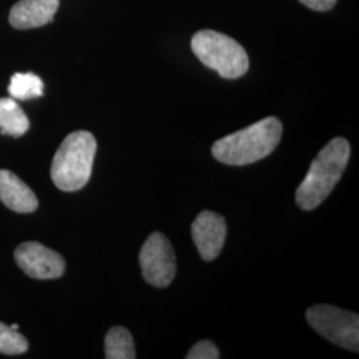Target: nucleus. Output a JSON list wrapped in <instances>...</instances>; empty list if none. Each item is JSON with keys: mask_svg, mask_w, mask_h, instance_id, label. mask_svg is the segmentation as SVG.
Masks as SVG:
<instances>
[{"mask_svg": "<svg viewBox=\"0 0 359 359\" xmlns=\"http://www.w3.org/2000/svg\"><path fill=\"white\" fill-rule=\"evenodd\" d=\"M281 136V121L270 116L219 139L213 144L212 154L222 164L243 167L269 156L280 144Z\"/></svg>", "mask_w": 359, "mask_h": 359, "instance_id": "1", "label": "nucleus"}, {"mask_svg": "<svg viewBox=\"0 0 359 359\" xmlns=\"http://www.w3.org/2000/svg\"><path fill=\"white\" fill-rule=\"evenodd\" d=\"M105 358L133 359L136 358V350L133 338L126 327L115 326L105 335Z\"/></svg>", "mask_w": 359, "mask_h": 359, "instance_id": "12", "label": "nucleus"}, {"mask_svg": "<svg viewBox=\"0 0 359 359\" xmlns=\"http://www.w3.org/2000/svg\"><path fill=\"white\" fill-rule=\"evenodd\" d=\"M28 348L26 338L11 326L0 322V353L7 355L23 354Z\"/></svg>", "mask_w": 359, "mask_h": 359, "instance_id": "14", "label": "nucleus"}, {"mask_svg": "<svg viewBox=\"0 0 359 359\" xmlns=\"http://www.w3.org/2000/svg\"><path fill=\"white\" fill-rule=\"evenodd\" d=\"M97 144L87 130L69 133L53 156L51 179L65 192H76L86 187L92 175Z\"/></svg>", "mask_w": 359, "mask_h": 359, "instance_id": "3", "label": "nucleus"}, {"mask_svg": "<svg viewBox=\"0 0 359 359\" xmlns=\"http://www.w3.org/2000/svg\"><path fill=\"white\" fill-rule=\"evenodd\" d=\"M8 93L16 100H29L40 97L44 93V83L38 75L32 72L15 74L10 81Z\"/></svg>", "mask_w": 359, "mask_h": 359, "instance_id": "13", "label": "nucleus"}, {"mask_svg": "<svg viewBox=\"0 0 359 359\" xmlns=\"http://www.w3.org/2000/svg\"><path fill=\"white\" fill-rule=\"evenodd\" d=\"M15 261L35 280H55L65 274V261L55 250L39 243H25L15 250Z\"/></svg>", "mask_w": 359, "mask_h": 359, "instance_id": "7", "label": "nucleus"}, {"mask_svg": "<svg viewBox=\"0 0 359 359\" xmlns=\"http://www.w3.org/2000/svg\"><path fill=\"white\" fill-rule=\"evenodd\" d=\"M191 47L203 65L217 71L224 79H238L249 71V57L244 47L228 35L201 29L193 35Z\"/></svg>", "mask_w": 359, "mask_h": 359, "instance_id": "4", "label": "nucleus"}, {"mask_svg": "<svg viewBox=\"0 0 359 359\" xmlns=\"http://www.w3.org/2000/svg\"><path fill=\"white\" fill-rule=\"evenodd\" d=\"M29 128V120L13 97L0 99V133L20 137Z\"/></svg>", "mask_w": 359, "mask_h": 359, "instance_id": "11", "label": "nucleus"}, {"mask_svg": "<svg viewBox=\"0 0 359 359\" xmlns=\"http://www.w3.org/2000/svg\"><path fill=\"white\" fill-rule=\"evenodd\" d=\"M219 351L210 341H200L189 350L187 359H218Z\"/></svg>", "mask_w": 359, "mask_h": 359, "instance_id": "15", "label": "nucleus"}, {"mask_svg": "<svg viewBox=\"0 0 359 359\" xmlns=\"http://www.w3.org/2000/svg\"><path fill=\"white\" fill-rule=\"evenodd\" d=\"M306 320L317 333L334 345L358 351V314L332 305H316L308 309Z\"/></svg>", "mask_w": 359, "mask_h": 359, "instance_id": "5", "label": "nucleus"}, {"mask_svg": "<svg viewBox=\"0 0 359 359\" xmlns=\"http://www.w3.org/2000/svg\"><path fill=\"white\" fill-rule=\"evenodd\" d=\"M304 6H306L310 10L318 11V13H326L330 11L335 6L337 0H298Z\"/></svg>", "mask_w": 359, "mask_h": 359, "instance_id": "16", "label": "nucleus"}, {"mask_svg": "<svg viewBox=\"0 0 359 359\" xmlns=\"http://www.w3.org/2000/svg\"><path fill=\"white\" fill-rule=\"evenodd\" d=\"M140 266L145 281L154 287H167L176 277V257L163 233H152L140 252Z\"/></svg>", "mask_w": 359, "mask_h": 359, "instance_id": "6", "label": "nucleus"}, {"mask_svg": "<svg viewBox=\"0 0 359 359\" xmlns=\"http://www.w3.org/2000/svg\"><path fill=\"white\" fill-rule=\"evenodd\" d=\"M226 231L225 218L210 210L201 212L193 221V241L203 259L217 258L225 244Z\"/></svg>", "mask_w": 359, "mask_h": 359, "instance_id": "8", "label": "nucleus"}, {"mask_svg": "<svg viewBox=\"0 0 359 359\" xmlns=\"http://www.w3.org/2000/svg\"><path fill=\"white\" fill-rule=\"evenodd\" d=\"M350 158V144L344 137L327 142L313 160L306 177L295 192L297 205L304 210H313L333 192L344 176Z\"/></svg>", "mask_w": 359, "mask_h": 359, "instance_id": "2", "label": "nucleus"}, {"mask_svg": "<svg viewBox=\"0 0 359 359\" xmlns=\"http://www.w3.org/2000/svg\"><path fill=\"white\" fill-rule=\"evenodd\" d=\"M59 0H19L10 11V23L16 29H29L52 22Z\"/></svg>", "mask_w": 359, "mask_h": 359, "instance_id": "9", "label": "nucleus"}, {"mask_svg": "<svg viewBox=\"0 0 359 359\" xmlns=\"http://www.w3.org/2000/svg\"><path fill=\"white\" fill-rule=\"evenodd\" d=\"M0 201L16 213H32L38 198L26 184L10 170H0Z\"/></svg>", "mask_w": 359, "mask_h": 359, "instance_id": "10", "label": "nucleus"}, {"mask_svg": "<svg viewBox=\"0 0 359 359\" xmlns=\"http://www.w3.org/2000/svg\"><path fill=\"white\" fill-rule=\"evenodd\" d=\"M11 327H13V330H18V329H19V325H16V323H13V325H11Z\"/></svg>", "mask_w": 359, "mask_h": 359, "instance_id": "17", "label": "nucleus"}]
</instances>
